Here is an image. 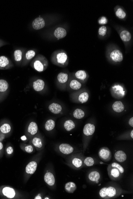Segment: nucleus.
<instances>
[{"label": "nucleus", "instance_id": "36", "mask_svg": "<svg viewBox=\"0 0 133 199\" xmlns=\"http://www.w3.org/2000/svg\"><path fill=\"white\" fill-rule=\"evenodd\" d=\"M11 127L10 125L7 123H5L0 127V131L3 134H7L10 131Z\"/></svg>", "mask_w": 133, "mask_h": 199}, {"label": "nucleus", "instance_id": "15", "mask_svg": "<svg viewBox=\"0 0 133 199\" xmlns=\"http://www.w3.org/2000/svg\"><path fill=\"white\" fill-rule=\"evenodd\" d=\"M69 76L67 73L60 72L57 76V82L59 85L64 86L68 83Z\"/></svg>", "mask_w": 133, "mask_h": 199}, {"label": "nucleus", "instance_id": "44", "mask_svg": "<svg viewBox=\"0 0 133 199\" xmlns=\"http://www.w3.org/2000/svg\"><path fill=\"white\" fill-rule=\"evenodd\" d=\"M6 44H6V42L0 40V47H1V46H3V45H6Z\"/></svg>", "mask_w": 133, "mask_h": 199}, {"label": "nucleus", "instance_id": "20", "mask_svg": "<svg viewBox=\"0 0 133 199\" xmlns=\"http://www.w3.org/2000/svg\"><path fill=\"white\" fill-rule=\"evenodd\" d=\"M49 109L52 113L55 114H58L62 111V107L59 104L53 103L49 105Z\"/></svg>", "mask_w": 133, "mask_h": 199}, {"label": "nucleus", "instance_id": "45", "mask_svg": "<svg viewBox=\"0 0 133 199\" xmlns=\"http://www.w3.org/2000/svg\"><path fill=\"white\" fill-rule=\"evenodd\" d=\"M21 139L22 140L24 141V140H26L27 138L26 137V136H22V137H21Z\"/></svg>", "mask_w": 133, "mask_h": 199}, {"label": "nucleus", "instance_id": "17", "mask_svg": "<svg viewBox=\"0 0 133 199\" xmlns=\"http://www.w3.org/2000/svg\"><path fill=\"white\" fill-rule=\"evenodd\" d=\"M59 149L61 153L66 155L71 154L74 151L73 147L67 144H61L59 146Z\"/></svg>", "mask_w": 133, "mask_h": 199}, {"label": "nucleus", "instance_id": "43", "mask_svg": "<svg viewBox=\"0 0 133 199\" xmlns=\"http://www.w3.org/2000/svg\"><path fill=\"white\" fill-rule=\"evenodd\" d=\"M129 124L132 127H133V117H132L130 119L129 121Z\"/></svg>", "mask_w": 133, "mask_h": 199}, {"label": "nucleus", "instance_id": "4", "mask_svg": "<svg viewBox=\"0 0 133 199\" xmlns=\"http://www.w3.org/2000/svg\"><path fill=\"white\" fill-rule=\"evenodd\" d=\"M107 171L109 177L114 181L120 180L124 172V168L117 163H113L109 165Z\"/></svg>", "mask_w": 133, "mask_h": 199}, {"label": "nucleus", "instance_id": "38", "mask_svg": "<svg viewBox=\"0 0 133 199\" xmlns=\"http://www.w3.org/2000/svg\"><path fill=\"white\" fill-rule=\"evenodd\" d=\"M83 163L85 166H92L95 164V161L93 158L87 157L85 158L83 161Z\"/></svg>", "mask_w": 133, "mask_h": 199}, {"label": "nucleus", "instance_id": "32", "mask_svg": "<svg viewBox=\"0 0 133 199\" xmlns=\"http://www.w3.org/2000/svg\"><path fill=\"white\" fill-rule=\"evenodd\" d=\"M64 127L67 131H70L75 127L74 122L71 120H68L65 122Z\"/></svg>", "mask_w": 133, "mask_h": 199}, {"label": "nucleus", "instance_id": "26", "mask_svg": "<svg viewBox=\"0 0 133 199\" xmlns=\"http://www.w3.org/2000/svg\"><path fill=\"white\" fill-rule=\"evenodd\" d=\"M3 194L9 198H12L15 197V190L10 187H6L3 189Z\"/></svg>", "mask_w": 133, "mask_h": 199}, {"label": "nucleus", "instance_id": "35", "mask_svg": "<svg viewBox=\"0 0 133 199\" xmlns=\"http://www.w3.org/2000/svg\"><path fill=\"white\" fill-rule=\"evenodd\" d=\"M89 95L86 92H83L79 96L78 100L81 103H85L88 101Z\"/></svg>", "mask_w": 133, "mask_h": 199}, {"label": "nucleus", "instance_id": "42", "mask_svg": "<svg viewBox=\"0 0 133 199\" xmlns=\"http://www.w3.org/2000/svg\"><path fill=\"white\" fill-rule=\"evenodd\" d=\"M6 151H7L8 154H11L13 153V148L11 147H9L7 148Z\"/></svg>", "mask_w": 133, "mask_h": 199}, {"label": "nucleus", "instance_id": "47", "mask_svg": "<svg viewBox=\"0 0 133 199\" xmlns=\"http://www.w3.org/2000/svg\"><path fill=\"white\" fill-rule=\"evenodd\" d=\"M3 148V145L2 143L0 142V150H1Z\"/></svg>", "mask_w": 133, "mask_h": 199}, {"label": "nucleus", "instance_id": "2", "mask_svg": "<svg viewBox=\"0 0 133 199\" xmlns=\"http://www.w3.org/2000/svg\"><path fill=\"white\" fill-rule=\"evenodd\" d=\"M125 191L117 187H110L102 188L99 191V195L102 198L113 199L118 197L125 193Z\"/></svg>", "mask_w": 133, "mask_h": 199}, {"label": "nucleus", "instance_id": "23", "mask_svg": "<svg viewBox=\"0 0 133 199\" xmlns=\"http://www.w3.org/2000/svg\"><path fill=\"white\" fill-rule=\"evenodd\" d=\"M112 109L116 112H121L124 111L125 107L121 101H116L114 102L112 105Z\"/></svg>", "mask_w": 133, "mask_h": 199}, {"label": "nucleus", "instance_id": "25", "mask_svg": "<svg viewBox=\"0 0 133 199\" xmlns=\"http://www.w3.org/2000/svg\"><path fill=\"white\" fill-rule=\"evenodd\" d=\"M37 164L35 162H32L28 164L26 168V172L31 175L33 174L36 171Z\"/></svg>", "mask_w": 133, "mask_h": 199}, {"label": "nucleus", "instance_id": "3", "mask_svg": "<svg viewBox=\"0 0 133 199\" xmlns=\"http://www.w3.org/2000/svg\"><path fill=\"white\" fill-rule=\"evenodd\" d=\"M48 64L47 58L40 54L36 56L30 64L32 68L39 72L45 71L48 67Z\"/></svg>", "mask_w": 133, "mask_h": 199}, {"label": "nucleus", "instance_id": "29", "mask_svg": "<svg viewBox=\"0 0 133 199\" xmlns=\"http://www.w3.org/2000/svg\"><path fill=\"white\" fill-rule=\"evenodd\" d=\"M75 78L79 80L84 81L86 80L87 77V73L83 70H79L76 72L75 74Z\"/></svg>", "mask_w": 133, "mask_h": 199}, {"label": "nucleus", "instance_id": "6", "mask_svg": "<svg viewBox=\"0 0 133 199\" xmlns=\"http://www.w3.org/2000/svg\"><path fill=\"white\" fill-rule=\"evenodd\" d=\"M9 91V85L5 80H0V102L5 99Z\"/></svg>", "mask_w": 133, "mask_h": 199}, {"label": "nucleus", "instance_id": "7", "mask_svg": "<svg viewBox=\"0 0 133 199\" xmlns=\"http://www.w3.org/2000/svg\"><path fill=\"white\" fill-rule=\"evenodd\" d=\"M98 156L104 162H108L111 160L112 158V153L109 148L103 147L100 148L98 151Z\"/></svg>", "mask_w": 133, "mask_h": 199}, {"label": "nucleus", "instance_id": "9", "mask_svg": "<svg viewBox=\"0 0 133 199\" xmlns=\"http://www.w3.org/2000/svg\"><path fill=\"white\" fill-rule=\"evenodd\" d=\"M13 66V62L9 58L6 56H0V70L10 69Z\"/></svg>", "mask_w": 133, "mask_h": 199}, {"label": "nucleus", "instance_id": "14", "mask_svg": "<svg viewBox=\"0 0 133 199\" xmlns=\"http://www.w3.org/2000/svg\"><path fill=\"white\" fill-rule=\"evenodd\" d=\"M45 86V82L40 79L36 80L32 83V87L34 90L36 92H42L44 89Z\"/></svg>", "mask_w": 133, "mask_h": 199}, {"label": "nucleus", "instance_id": "11", "mask_svg": "<svg viewBox=\"0 0 133 199\" xmlns=\"http://www.w3.org/2000/svg\"><path fill=\"white\" fill-rule=\"evenodd\" d=\"M25 49H19L15 50L14 52V60L16 63L18 65H20L22 62L23 58L25 53Z\"/></svg>", "mask_w": 133, "mask_h": 199}, {"label": "nucleus", "instance_id": "18", "mask_svg": "<svg viewBox=\"0 0 133 199\" xmlns=\"http://www.w3.org/2000/svg\"><path fill=\"white\" fill-rule=\"evenodd\" d=\"M95 127L94 124L88 123L86 124L83 128V132L86 136H91L95 132Z\"/></svg>", "mask_w": 133, "mask_h": 199}, {"label": "nucleus", "instance_id": "21", "mask_svg": "<svg viewBox=\"0 0 133 199\" xmlns=\"http://www.w3.org/2000/svg\"><path fill=\"white\" fill-rule=\"evenodd\" d=\"M114 12L116 17L120 19H124L127 16L125 10L119 6H116L114 8Z\"/></svg>", "mask_w": 133, "mask_h": 199}, {"label": "nucleus", "instance_id": "5", "mask_svg": "<svg viewBox=\"0 0 133 199\" xmlns=\"http://www.w3.org/2000/svg\"><path fill=\"white\" fill-rule=\"evenodd\" d=\"M107 57L110 61L116 63L121 62L124 59L123 53L116 47L109 49L107 52Z\"/></svg>", "mask_w": 133, "mask_h": 199}, {"label": "nucleus", "instance_id": "30", "mask_svg": "<svg viewBox=\"0 0 133 199\" xmlns=\"http://www.w3.org/2000/svg\"><path fill=\"white\" fill-rule=\"evenodd\" d=\"M38 130L37 124L35 122L30 123L28 128V132L30 135H34L37 133Z\"/></svg>", "mask_w": 133, "mask_h": 199}, {"label": "nucleus", "instance_id": "19", "mask_svg": "<svg viewBox=\"0 0 133 199\" xmlns=\"http://www.w3.org/2000/svg\"><path fill=\"white\" fill-rule=\"evenodd\" d=\"M83 157L81 155L79 157H76L72 160V164L77 169H80L83 166Z\"/></svg>", "mask_w": 133, "mask_h": 199}, {"label": "nucleus", "instance_id": "28", "mask_svg": "<svg viewBox=\"0 0 133 199\" xmlns=\"http://www.w3.org/2000/svg\"><path fill=\"white\" fill-rule=\"evenodd\" d=\"M89 180L93 182H98L100 179V175L98 172L96 171H93L91 172L88 176Z\"/></svg>", "mask_w": 133, "mask_h": 199}, {"label": "nucleus", "instance_id": "39", "mask_svg": "<svg viewBox=\"0 0 133 199\" xmlns=\"http://www.w3.org/2000/svg\"><path fill=\"white\" fill-rule=\"evenodd\" d=\"M107 32V28L106 26H102L98 29V33L99 36L104 37L105 36Z\"/></svg>", "mask_w": 133, "mask_h": 199}, {"label": "nucleus", "instance_id": "12", "mask_svg": "<svg viewBox=\"0 0 133 199\" xmlns=\"http://www.w3.org/2000/svg\"><path fill=\"white\" fill-rule=\"evenodd\" d=\"M119 34L121 40L125 44H127L131 40V33L128 30H125V29L120 30Z\"/></svg>", "mask_w": 133, "mask_h": 199}, {"label": "nucleus", "instance_id": "46", "mask_svg": "<svg viewBox=\"0 0 133 199\" xmlns=\"http://www.w3.org/2000/svg\"><path fill=\"white\" fill-rule=\"evenodd\" d=\"M40 194L39 195L37 196L35 198V199H41L42 198V197L40 196Z\"/></svg>", "mask_w": 133, "mask_h": 199}, {"label": "nucleus", "instance_id": "27", "mask_svg": "<svg viewBox=\"0 0 133 199\" xmlns=\"http://www.w3.org/2000/svg\"><path fill=\"white\" fill-rule=\"evenodd\" d=\"M69 85L70 88L73 90H79L82 87V84L80 82L75 79L71 80Z\"/></svg>", "mask_w": 133, "mask_h": 199}, {"label": "nucleus", "instance_id": "8", "mask_svg": "<svg viewBox=\"0 0 133 199\" xmlns=\"http://www.w3.org/2000/svg\"><path fill=\"white\" fill-rule=\"evenodd\" d=\"M36 54V49H30L26 52L23 58L22 66L24 67L27 65L30 62H31L32 59L35 57Z\"/></svg>", "mask_w": 133, "mask_h": 199}, {"label": "nucleus", "instance_id": "41", "mask_svg": "<svg viewBox=\"0 0 133 199\" xmlns=\"http://www.w3.org/2000/svg\"><path fill=\"white\" fill-rule=\"evenodd\" d=\"M25 149L26 151L29 153H31L33 150V147L31 145L26 146L25 148Z\"/></svg>", "mask_w": 133, "mask_h": 199}, {"label": "nucleus", "instance_id": "13", "mask_svg": "<svg viewBox=\"0 0 133 199\" xmlns=\"http://www.w3.org/2000/svg\"><path fill=\"white\" fill-rule=\"evenodd\" d=\"M111 91L118 97H123L125 95L124 87L120 84H114L111 87Z\"/></svg>", "mask_w": 133, "mask_h": 199}, {"label": "nucleus", "instance_id": "34", "mask_svg": "<svg viewBox=\"0 0 133 199\" xmlns=\"http://www.w3.org/2000/svg\"><path fill=\"white\" fill-rule=\"evenodd\" d=\"M55 122L54 120L49 119L47 120L45 123V128L47 131H50L54 128L55 127Z\"/></svg>", "mask_w": 133, "mask_h": 199}, {"label": "nucleus", "instance_id": "24", "mask_svg": "<svg viewBox=\"0 0 133 199\" xmlns=\"http://www.w3.org/2000/svg\"><path fill=\"white\" fill-rule=\"evenodd\" d=\"M44 180L49 185L52 186L55 184L54 177L51 173L47 172L45 174L44 176Z\"/></svg>", "mask_w": 133, "mask_h": 199}, {"label": "nucleus", "instance_id": "37", "mask_svg": "<svg viewBox=\"0 0 133 199\" xmlns=\"http://www.w3.org/2000/svg\"><path fill=\"white\" fill-rule=\"evenodd\" d=\"M32 142L33 145L37 148H41L42 146V139L40 138L35 137L32 139Z\"/></svg>", "mask_w": 133, "mask_h": 199}, {"label": "nucleus", "instance_id": "1", "mask_svg": "<svg viewBox=\"0 0 133 199\" xmlns=\"http://www.w3.org/2000/svg\"><path fill=\"white\" fill-rule=\"evenodd\" d=\"M51 61L55 65L60 67H65L69 64V58L65 51L59 49L52 53L51 57Z\"/></svg>", "mask_w": 133, "mask_h": 199}, {"label": "nucleus", "instance_id": "49", "mask_svg": "<svg viewBox=\"0 0 133 199\" xmlns=\"http://www.w3.org/2000/svg\"><path fill=\"white\" fill-rule=\"evenodd\" d=\"M45 199H49V198H45Z\"/></svg>", "mask_w": 133, "mask_h": 199}, {"label": "nucleus", "instance_id": "33", "mask_svg": "<svg viewBox=\"0 0 133 199\" xmlns=\"http://www.w3.org/2000/svg\"><path fill=\"white\" fill-rule=\"evenodd\" d=\"M85 112L82 109H77L73 112V116L75 118L78 119H81L85 116Z\"/></svg>", "mask_w": 133, "mask_h": 199}, {"label": "nucleus", "instance_id": "31", "mask_svg": "<svg viewBox=\"0 0 133 199\" xmlns=\"http://www.w3.org/2000/svg\"><path fill=\"white\" fill-rule=\"evenodd\" d=\"M65 189L68 193H73L77 189V186L74 182H69L66 184Z\"/></svg>", "mask_w": 133, "mask_h": 199}, {"label": "nucleus", "instance_id": "16", "mask_svg": "<svg viewBox=\"0 0 133 199\" xmlns=\"http://www.w3.org/2000/svg\"><path fill=\"white\" fill-rule=\"evenodd\" d=\"M54 35L56 38L59 40L65 37L67 35V32L65 29L59 27L55 29Z\"/></svg>", "mask_w": 133, "mask_h": 199}, {"label": "nucleus", "instance_id": "48", "mask_svg": "<svg viewBox=\"0 0 133 199\" xmlns=\"http://www.w3.org/2000/svg\"><path fill=\"white\" fill-rule=\"evenodd\" d=\"M130 136L132 138H133V130H132V131L131 132V133H130Z\"/></svg>", "mask_w": 133, "mask_h": 199}, {"label": "nucleus", "instance_id": "40", "mask_svg": "<svg viewBox=\"0 0 133 199\" xmlns=\"http://www.w3.org/2000/svg\"><path fill=\"white\" fill-rule=\"evenodd\" d=\"M108 22V19L106 17H102L98 20V23L100 25H104L107 24Z\"/></svg>", "mask_w": 133, "mask_h": 199}, {"label": "nucleus", "instance_id": "10", "mask_svg": "<svg viewBox=\"0 0 133 199\" xmlns=\"http://www.w3.org/2000/svg\"><path fill=\"white\" fill-rule=\"evenodd\" d=\"M45 25V19L42 17L35 18L32 22V27L34 30H38L43 28Z\"/></svg>", "mask_w": 133, "mask_h": 199}, {"label": "nucleus", "instance_id": "22", "mask_svg": "<svg viewBox=\"0 0 133 199\" xmlns=\"http://www.w3.org/2000/svg\"><path fill=\"white\" fill-rule=\"evenodd\" d=\"M114 157L117 161L120 163L125 162L127 159V155L126 153L122 150L118 151L114 155Z\"/></svg>", "mask_w": 133, "mask_h": 199}]
</instances>
